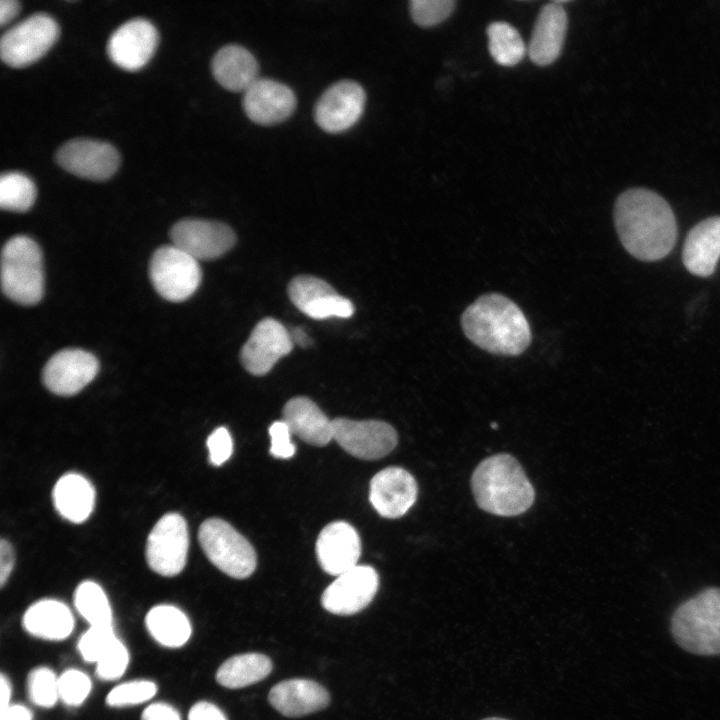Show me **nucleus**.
<instances>
[{"label":"nucleus","mask_w":720,"mask_h":720,"mask_svg":"<svg viewBox=\"0 0 720 720\" xmlns=\"http://www.w3.org/2000/svg\"><path fill=\"white\" fill-rule=\"evenodd\" d=\"M613 218L626 251L641 261L667 256L677 240V222L668 202L646 188H631L615 201Z\"/></svg>","instance_id":"obj_1"},{"label":"nucleus","mask_w":720,"mask_h":720,"mask_svg":"<svg viewBox=\"0 0 720 720\" xmlns=\"http://www.w3.org/2000/svg\"><path fill=\"white\" fill-rule=\"evenodd\" d=\"M466 337L477 347L500 356H518L531 343L528 320L518 305L499 293L478 297L461 316Z\"/></svg>","instance_id":"obj_2"},{"label":"nucleus","mask_w":720,"mask_h":720,"mask_svg":"<svg viewBox=\"0 0 720 720\" xmlns=\"http://www.w3.org/2000/svg\"><path fill=\"white\" fill-rule=\"evenodd\" d=\"M478 506L498 516H516L533 504L535 492L520 463L509 454L484 459L471 478Z\"/></svg>","instance_id":"obj_3"},{"label":"nucleus","mask_w":720,"mask_h":720,"mask_svg":"<svg viewBox=\"0 0 720 720\" xmlns=\"http://www.w3.org/2000/svg\"><path fill=\"white\" fill-rule=\"evenodd\" d=\"M671 632L690 653L720 654V588H707L683 602L673 613Z\"/></svg>","instance_id":"obj_4"},{"label":"nucleus","mask_w":720,"mask_h":720,"mask_svg":"<svg viewBox=\"0 0 720 720\" xmlns=\"http://www.w3.org/2000/svg\"><path fill=\"white\" fill-rule=\"evenodd\" d=\"M1 285L4 294L21 305H35L44 294L42 252L28 236L9 239L1 254Z\"/></svg>","instance_id":"obj_5"},{"label":"nucleus","mask_w":720,"mask_h":720,"mask_svg":"<svg viewBox=\"0 0 720 720\" xmlns=\"http://www.w3.org/2000/svg\"><path fill=\"white\" fill-rule=\"evenodd\" d=\"M198 540L207 558L228 576L244 579L255 571L257 556L253 546L225 520H205Z\"/></svg>","instance_id":"obj_6"},{"label":"nucleus","mask_w":720,"mask_h":720,"mask_svg":"<svg viewBox=\"0 0 720 720\" xmlns=\"http://www.w3.org/2000/svg\"><path fill=\"white\" fill-rule=\"evenodd\" d=\"M59 27L49 15L37 13L6 30L0 40L2 61L13 68L33 64L57 41Z\"/></svg>","instance_id":"obj_7"},{"label":"nucleus","mask_w":720,"mask_h":720,"mask_svg":"<svg viewBox=\"0 0 720 720\" xmlns=\"http://www.w3.org/2000/svg\"><path fill=\"white\" fill-rule=\"evenodd\" d=\"M151 283L157 293L170 302L191 297L201 282L198 261L175 245L158 248L149 265Z\"/></svg>","instance_id":"obj_8"},{"label":"nucleus","mask_w":720,"mask_h":720,"mask_svg":"<svg viewBox=\"0 0 720 720\" xmlns=\"http://www.w3.org/2000/svg\"><path fill=\"white\" fill-rule=\"evenodd\" d=\"M189 546L185 519L178 513L161 517L152 528L146 543V560L155 573L172 577L185 567Z\"/></svg>","instance_id":"obj_9"},{"label":"nucleus","mask_w":720,"mask_h":720,"mask_svg":"<svg viewBox=\"0 0 720 720\" xmlns=\"http://www.w3.org/2000/svg\"><path fill=\"white\" fill-rule=\"evenodd\" d=\"M333 439L350 455L362 460H378L397 445L393 426L382 420H332Z\"/></svg>","instance_id":"obj_10"},{"label":"nucleus","mask_w":720,"mask_h":720,"mask_svg":"<svg viewBox=\"0 0 720 720\" xmlns=\"http://www.w3.org/2000/svg\"><path fill=\"white\" fill-rule=\"evenodd\" d=\"M173 245L199 260H214L233 248L237 237L225 223L204 219H183L170 230Z\"/></svg>","instance_id":"obj_11"},{"label":"nucleus","mask_w":720,"mask_h":720,"mask_svg":"<svg viewBox=\"0 0 720 720\" xmlns=\"http://www.w3.org/2000/svg\"><path fill=\"white\" fill-rule=\"evenodd\" d=\"M56 161L60 167L77 177L103 181L117 171L120 157L109 143L76 138L58 149Z\"/></svg>","instance_id":"obj_12"},{"label":"nucleus","mask_w":720,"mask_h":720,"mask_svg":"<svg viewBox=\"0 0 720 720\" xmlns=\"http://www.w3.org/2000/svg\"><path fill=\"white\" fill-rule=\"evenodd\" d=\"M366 93L355 81L342 80L327 88L314 108L317 125L331 134L353 127L363 114Z\"/></svg>","instance_id":"obj_13"},{"label":"nucleus","mask_w":720,"mask_h":720,"mask_svg":"<svg viewBox=\"0 0 720 720\" xmlns=\"http://www.w3.org/2000/svg\"><path fill=\"white\" fill-rule=\"evenodd\" d=\"M379 586L377 572L357 565L338 575L321 596L323 608L336 615H353L370 604Z\"/></svg>","instance_id":"obj_14"},{"label":"nucleus","mask_w":720,"mask_h":720,"mask_svg":"<svg viewBox=\"0 0 720 720\" xmlns=\"http://www.w3.org/2000/svg\"><path fill=\"white\" fill-rule=\"evenodd\" d=\"M293 342L289 331L274 318H264L253 328L240 352L247 372L255 376L267 374L280 358L288 355Z\"/></svg>","instance_id":"obj_15"},{"label":"nucleus","mask_w":720,"mask_h":720,"mask_svg":"<svg viewBox=\"0 0 720 720\" xmlns=\"http://www.w3.org/2000/svg\"><path fill=\"white\" fill-rule=\"evenodd\" d=\"M97 358L81 349H64L46 363L42 380L46 388L59 396H72L80 392L97 375Z\"/></svg>","instance_id":"obj_16"},{"label":"nucleus","mask_w":720,"mask_h":720,"mask_svg":"<svg viewBox=\"0 0 720 720\" xmlns=\"http://www.w3.org/2000/svg\"><path fill=\"white\" fill-rule=\"evenodd\" d=\"M158 44V32L146 19L135 18L119 26L110 36L107 53L111 61L126 71L144 67Z\"/></svg>","instance_id":"obj_17"},{"label":"nucleus","mask_w":720,"mask_h":720,"mask_svg":"<svg viewBox=\"0 0 720 720\" xmlns=\"http://www.w3.org/2000/svg\"><path fill=\"white\" fill-rule=\"evenodd\" d=\"M291 302L310 318H349L354 313L352 302L341 296L325 280L312 275H298L288 285Z\"/></svg>","instance_id":"obj_18"},{"label":"nucleus","mask_w":720,"mask_h":720,"mask_svg":"<svg viewBox=\"0 0 720 720\" xmlns=\"http://www.w3.org/2000/svg\"><path fill=\"white\" fill-rule=\"evenodd\" d=\"M295 108L293 90L273 79L259 78L244 92L243 109L258 125L279 124L288 119Z\"/></svg>","instance_id":"obj_19"},{"label":"nucleus","mask_w":720,"mask_h":720,"mask_svg":"<svg viewBox=\"0 0 720 720\" xmlns=\"http://www.w3.org/2000/svg\"><path fill=\"white\" fill-rule=\"evenodd\" d=\"M417 493L416 480L401 467L385 468L370 481L369 500L384 518L403 516L414 505Z\"/></svg>","instance_id":"obj_20"},{"label":"nucleus","mask_w":720,"mask_h":720,"mask_svg":"<svg viewBox=\"0 0 720 720\" xmlns=\"http://www.w3.org/2000/svg\"><path fill=\"white\" fill-rule=\"evenodd\" d=\"M361 555L360 537L353 526L335 521L325 526L316 541V556L321 568L338 576L357 566Z\"/></svg>","instance_id":"obj_21"},{"label":"nucleus","mask_w":720,"mask_h":720,"mask_svg":"<svg viewBox=\"0 0 720 720\" xmlns=\"http://www.w3.org/2000/svg\"><path fill=\"white\" fill-rule=\"evenodd\" d=\"M568 26L564 7L557 1L546 4L535 22L528 53L538 66L552 64L561 54Z\"/></svg>","instance_id":"obj_22"},{"label":"nucleus","mask_w":720,"mask_h":720,"mask_svg":"<svg viewBox=\"0 0 720 720\" xmlns=\"http://www.w3.org/2000/svg\"><path fill=\"white\" fill-rule=\"evenodd\" d=\"M271 706L286 717H300L328 706L330 696L321 684L309 679H289L274 685L268 695Z\"/></svg>","instance_id":"obj_23"},{"label":"nucleus","mask_w":720,"mask_h":720,"mask_svg":"<svg viewBox=\"0 0 720 720\" xmlns=\"http://www.w3.org/2000/svg\"><path fill=\"white\" fill-rule=\"evenodd\" d=\"M24 631L33 638L48 642L68 639L75 628L70 608L56 599H41L31 604L22 616Z\"/></svg>","instance_id":"obj_24"},{"label":"nucleus","mask_w":720,"mask_h":720,"mask_svg":"<svg viewBox=\"0 0 720 720\" xmlns=\"http://www.w3.org/2000/svg\"><path fill=\"white\" fill-rule=\"evenodd\" d=\"M720 258V216L706 218L688 232L682 261L693 275L708 277L715 271Z\"/></svg>","instance_id":"obj_25"},{"label":"nucleus","mask_w":720,"mask_h":720,"mask_svg":"<svg viewBox=\"0 0 720 720\" xmlns=\"http://www.w3.org/2000/svg\"><path fill=\"white\" fill-rule=\"evenodd\" d=\"M283 421L292 434L317 447L333 440V424L311 399L298 396L286 402L282 410Z\"/></svg>","instance_id":"obj_26"},{"label":"nucleus","mask_w":720,"mask_h":720,"mask_svg":"<svg viewBox=\"0 0 720 720\" xmlns=\"http://www.w3.org/2000/svg\"><path fill=\"white\" fill-rule=\"evenodd\" d=\"M215 80L225 89L245 92L257 79L259 65L245 47L230 44L220 48L211 61Z\"/></svg>","instance_id":"obj_27"},{"label":"nucleus","mask_w":720,"mask_h":720,"mask_svg":"<svg viewBox=\"0 0 720 720\" xmlns=\"http://www.w3.org/2000/svg\"><path fill=\"white\" fill-rule=\"evenodd\" d=\"M150 638L165 649H180L191 639L193 628L187 614L171 604H158L144 618Z\"/></svg>","instance_id":"obj_28"},{"label":"nucleus","mask_w":720,"mask_h":720,"mask_svg":"<svg viewBox=\"0 0 720 720\" xmlns=\"http://www.w3.org/2000/svg\"><path fill=\"white\" fill-rule=\"evenodd\" d=\"M53 503L58 513L73 523H82L91 515L95 503V490L82 475L68 473L55 484Z\"/></svg>","instance_id":"obj_29"},{"label":"nucleus","mask_w":720,"mask_h":720,"mask_svg":"<svg viewBox=\"0 0 720 720\" xmlns=\"http://www.w3.org/2000/svg\"><path fill=\"white\" fill-rule=\"evenodd\" d=\"M271 670L272 662L268 656L244 653L225 660L217 669L215 678L225 688L238 689L263 680Z\"/></svg>","instance_id":"obj_30"},{"label":"nucleus","mask_w":720,"mask_h":720,"mask_svg":"<svg viewBox=\"0 0 720 720\" xmlns=\"http://www.w3.org/2000/svg\"><path fill=\"white\" fill-rule=\"evenodd\" d=\"M74 606L89 626H114L110 601L98 583L81 582L74 592Z\"/></svg>","instance_id":"obj_31"},{"label":"nucleus","mask_w":720,"mask_h":720,"mask_svg":"<svg viewBox=\"0 0 720 720\" xmlns=\"http://www.w3.org/2000/svg\"><path fill=\"white\" fill-rule=\"evenodd\" d=\"M489 52L502 66L517 65L526 54L525 43L518 30L507 22L497 21L487 28Z\"/></svg>","instance_id":"obj_32"},{"label":"nucleus","mask_w":720,"mask_h":720,"mask_svg":"<svg viewBox=\"0 0 720 720\" xmlns=\"http://www.w3.org/2000/svg\"><path fill=\"white\" fill-rule=\"evenodd\" d=\"M36 198L33 181L19 172L3 173L0 178V206L3 210L25 212Z\"/></svg>","instance_id":"obj_33"},{"label":"nucleus","mask_w":720,"mask_h":720,"mask_svg":"<svg viewBox=\"0 0 720 720\" xmlns=\"http://www.w3.org/2000/svg\"><path fill=\"white\" fill-rule=\"evenodd\" d=\"M158 693L155 681L146 678L131 679L115 685L105 697L106 706L123 709L150 703Z\"/></svg>","instance_id":"obj_34"},{"label":"nucleus","mask_w":720,"mask_h":720,"mask_svg":"<svg viewBox=\"0 0 720 720\" xmlns=\"http://www.w3.org/2000/svg\"><path fill=\"white\" fill-rule=\"evenodd\" d=\"M26 690L33 705L51 709L60 701L59 675L49 666H36L27 675Z\"/></svg>","instance_id":"obj_35"},{"label":"nucleus","mask_w":720,"mask_h":720,"mask_svg":"<svg viewBox=\"0 0 720 720\" xmlns=\"http://www.w3.org/2000/svg\"><path fill=\"white\" fill-rule=\"evenodd\" d=\"M90 676L78 668H68L59 674V698L71 708L82 706L91 695Z\"/></svg>","instance_id":"obj_36"},{"label":"nucleus","mask_w":720,"mask_h":720,"mask_svg":"<svg viewBox=\"0 0 720 720\" xmlns=\"http://www.w3.org/2000/svg\"><path fill=\"white\" fill-rule=\"evenodd\" d=\"M117 637L114 626H89L77 641V651L83 661L95 665Z\"/></svg>","instance_id":"obj_37"},{"label":"nucleus","mask_w":720,"mask_h":720,"mask_svg":"<svg viewBox=\"0 0 720 720\" xmlns=\"http://www.w3.org/2000/svg\"><path fill=\"white\" fill-rule=\"evenodd\" d=\"M130 658L129 648L117 637L95 664V674L97 678L105 682L121 679L129 668Z\"/></svg>","instance_id":"obj_38"},{"label":"nucleus","mask_w":720,"mask_h":720,"mask_svg":"<svg viewBox=\"0 0 720 720\" xmlns=\"http://www.w3.org/2000/svg\"><path fill=\"white\" fill-rule=\"evenodd\" d=\"M453 0H412L409 3L413 21L421 27H432L446 20L454 11Z\"/></svg>","instance_id":"obj_39"},{"label":"nucleus","mask_w":720,"mask_h":720,"mask_svg":"<svg viewBox=\"0 0 720 720\" xmlns=\"http://www.w3.org/2000/svg\"><path fill=\"white\" fill-rule=\"evenodd\" d=\"M209 460L211 464L220 466L225 463L233 453V441L225 427H218L207 438Z\"/></svg>","instance_id":"obj_40"},{"label":"nucleus","mask_w":720,"mask_h":720,"mask_svg":"<svg viewBox=\"0 0 720 720\" xmlns=\"http://www.w3.org/2000/svg\"><path fill=\"white\" fill-rule=\"evenodd\" d=\"M291 434L289 427L283 420L272 423L269 427L270 454L280 459L293 457L296 449L291 442Z\"/></svg>","instance_id":"obj_41"},{"label":"nucleus","mask_w":720,"mask_h":720,"mask_svg":"<svg viewBox=\"0 0 720 720\" xmlns=\"http://www.w3.org/2000/svg\"><path fill=\"white\" fill-rule=\"evenodd\" d=\"M140 720H182L179 710L164 701L148 703L143 709Z\"/></svg>","instance_id":"obj_42"},{"label":"nucleus","mask_w":720,"mask_h":720,"mask_svg":"<svg viewBox=\"0 0 720 720\" xmlns=\"http://www.w3.org/2000/svg\"><path fill=\"white\" fill-rule=\"evenodd\" d=\"M187 720H227V717L216 704L200 700L189 708Z\"/></svg>","instance_id":"obj_43"},{"label":"nucleus","mask_w":720,"mask_h":720,"mask_svg":"<svg viewBox=\"0 0 720 720\" xmlns=\"http://www.w3.org/2000/svg\"><path fill=\"white\" fill-rule=\"evenodd\" d=\"M15 563L14 549L5 539L0 542V585L3 587L8 581Z\"/></svg>","instance_id":"obj_44"},{"label":"nucleus","mask_w":720,"mask_h":720,"mask_svg":"<svg viewBox=\"0 0 720 720\" xmlns=\"http://www.w3.org/2000/svg\"><path fill=\"white\" fill-rule=\"evenodd\" d=\"M0 720H33V713L26 705L12 703L0 710Z\"/></svg>","instance_id":"obj_45"},{"label":"nucleus","mask_w":720,"mask_h":720,"mask_svg":"<svg viewBox=\"0 0 720 720\" xmlns=\"http://www.w3.org/2000/svg\"><path fill=\"white\" fill-rule=\"evenodd\" d=\"M20 10V4L15 0H1L0 1V24L5 26L11 20H13Z\"/></svg>","instance_id":"obj_46"},{"label":"nucleus","mask_w":720,"mask_h":720,"mask_svg":"<svg viewBox=\"0 0 720 720\" xmlns=\"http://www.w3.org/2000/svg\"><path fill=\"white\" fill-rule=\"evenodd\" d=\"M13 686L4 672L0 673V710L12 704Z\"/></svg>","instance_id":"obj_47"},{"label":"nucleus","mask_w":720,"mask_h":720,"mask_svg":"<svg viewBox=\"0 0 720 720\" xmlns=\"http://www.w3.org/2000/svg\"><path fill=\"white\" fill-rule=\"evenodd\" d=\"M293 344H296L302 348H307L311 345V339L304 329L301 327H295L289 332Z\"/></svg>","instance_id":"obj_48"},{"label":"nucleus","mask_w":720,"mask_h":720,"mask_svg":"<svg viewBox=\"0 0 720 720\" xmlns=\"http://www.w3.org/2000/svg\"><path fill=\"white\" fill-rule=\"evenodd\" d=\"M483 720H508V719L499 718V717H490V718H485Z\"/></svg>","instance_id":"obj_49"}]
</instances>
